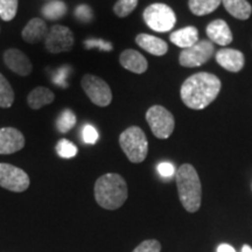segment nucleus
Segmentation results:
<instances>
[{
	"instance_id": "1",
	"label": "nucleus",
	"mask_w": 252,
	"mask_h": 252,
	"mask_svg": "<svg viewBox=\"0 0 252 252\" xmlns=\"http://www.w3.org/2000/svg\"><path fill=\"white\" fill-rule=\"evenodd\" d=\"M220 78L210 72H198L188 77L181 87V99L186 106L193 110H203L219 96Z\"/></svg>"
},
{
	"instance_id": "2",
	"label": "nucleus",
	"mask_w": 252,
	"mask_h": 252,
	"mask_svg": "<svg viewBox=\"0 0 252 252\" xmlns=\"http://www.w3.org/2000/svg\"><path fill=\"white\" fill-rule=\"evenodd\" d=\"M127 195V185L124 178L116 173L102 175L94 184V198L104 209L116 210L121 208Z\"/></svg>"
},
{
	"instance_id": "3",
	"label": "nucleus",
	"mask_w": 252,
	"mask_h": 252,
	"mask_svg": "<svg viewBox=\"0 0 252 252\" xmlns=\"http://www.w3.org/2000/svg\"><path fill=\"white\" fill-rule=\"evenodd\" d=\"M176 187L182 206L187 212L195 213L200 209L202 187L196 169L189 163L180 166L176 173Z\"/></svg>"
},
{
	"instance_id": "4",
	"label": "nucleus",
	"mask_w": 252,
	"mask_h": 252,
	"mask_svg": "<svg viewBox=\"0 0 252 252\" xmlns=\"http://www.w3.org/2000/svg\"><path fill=\"white\" fill-rule=\"evenodd\" d=\"M119 145L131 162L139 163L146 159L149 153V141L146 134L138 126L127 127L119 135Z\"/></svg>"
},
{
	"instance_id": "5",
	"label": "nucleus",
	"mask_w": 252,
	"mask_h": 252,
	"mask_svg": "<svg viewBox=\"0 0 252 252\" xmlns=\"http://www.w3.org/2000/svg\"><path fill=\"white\" fill-rule=\"evenodd\" d=\"M144 20L151 30L166 33L174 27L176 17L174 11L165 4H152L144 11Z\"/></svg>"
},
{
	"instance_id": "6",
	"label": "nucleus",
	"mask_w": 252,
	"mask_h": 252,
	"mask_svg": "<svg viewBox=\"0 0 252 252\" xmlns=\"http://www.w3.org/2000/svg\"><path fill=\"white\" fill-rule=\"evenodd\" d=\"M146 121L153 134L159 139H167L174 131V117L168 110L161 105H154L147 110Z\"/></svg>"
},
{
	"instance_id": "7",
	"label": "nucleus",
	"mask_w": 252,
	"mask_h": 252,
	"mask_svg": "<svg viewBox=\"0 0 252 252\" xmlns=\"http://www.w3.org/2000/svg\"><path fill=\"white\" fill-rule=\"evenodd\" d=\"M215 48L212 41L198 40L195 45L182 50L179 56V62L186 68L200 67L213 58Z\"/></svg>"
},
{
	"instance_id": "8",
	"label": "nucleus",
	"mask_w": 252,
	"mask_h": 252,
	"mask_svg": "<svg viewBox=\"0 0 252 252\" xmlns=\"http://www.w3.org/2000/svg\"><path fill=\"white\" fill-rule=\"evenodd\" d=\"M81 86L91 102L98 106H108L112 100V91L105 81L94 75H84Z\"/></svg>"
},
{
	"instance_id": "9",
	"label": "nucleus",
	"mask_w": 252,
	"mask_h": 252,
	"mask_svg": "<svg viewBox=\"0 0 252 252\" xmlns=\"http://www.w3.org/2000/svg\"><path fill=\"white\" fill-rule=\"evenodd\" d=\"M0 186L14 193H21L30 187V176L19 167L0 163Z\"/></svg>"
},
{
	"instance_id": "10",
	"label": "nucleus",
	"mask_w": 252,
	"mask_h": 252,
	"mask_svg": "<svg viewBox=\"0 0 252 252\" xmlns=\"http://www.w3.org/2000/svg\"><path fill=\"white\" fill-rule=\"evenodd\" d=\"M75 39L72 32L62 25H55L50 28L45 39V47L52 54L69 52L74 46Z\"/></svg>"
},
{
	"instance_id": "11",
	"label": "nucleus",
	"mask_w": 252,
	"mask_h": 252,
	"mask_svg": "<svg viewBox=\"0 0 252 252\" xmlns=\"http://www.w3.org/2000/svg\"><path fill=\"white\" fill-rule=\"evenodd\" d=\"M25 137L14 127L0 128V154H12L23 150Z\"/></svg>"
},
{
	"instance_id": "12",
	"label": "nucleus",
	"mask_w": 252,
	"mask_h": 252,
	"mask_svg": "<svg viewBox=\"0 0 252 252\" xmlns=\"http://www.w3.org/2000/svg\"><path fill=\"white\" fill-rule=\"evenodd\" d=\"M4 61L6 65L15 74L20 76H28L33 70L31 60L21 50L11 48L6 50L4 54Z\"/></svg>"
},
{
	"instance_id": "13",
	"label": "nucleus",
	"mask_w": 252,
	"mask_h": 252,
	"mask_svg": "<svg viewBox=\"0 0 252 252\" xmlns=\"http://www.w3.org/2000/svg\"><path fill=\"white\" fill-rule=\"evenodd\" d=\"M216 62L219 63L222 68L231 72L241 71L244 67L245 58L243 53L237 49L223 48L220 49L215 55Z\"/></svg>"
},
{
	"instance_id": "14",
	"label": "nucleus",
	"mask_w": 252,
	"mask_h": 252,
	"mask_svg": "<svg viewBox=\"0 0 252 252\" xmlns=\"http://www.w3.org/2000/svg\"><path fill=\"white\" fill-rule=\"evenodd\" d=\"M206 33L209 41L220 46H228L232 41V33L228 24L222 19L214 20L207 26Z\"/></svg>"
},
{
	"instance_id": "15",
	"label": "nucleus",
	"mask_w": 252,
	"mask_h": 252,
	"mask_svg": "<svg viewBox=\"0 0 252 252\" xmlns=\"http://www.w3.org/2000/svg\"><path fill=\"white\" fill-rule=\"evenodd\" d=\"M119 62L125 69L134 74H144L147 70L149 63L143 54L134 49H126L119 56Z\"/></svg>"
},
{
	"instance_id": "16",
	"label": "nucleus",
	"mask_w": 252,
	"mask_h": 252,
	"mask_svg": "<svg viewBox=\"0 0 252 252\" xmlns=\"http://www.w3.org/2000/svg\"><path fill=\"white\" fill-rule=\"evenodd\" d=\"M135 42L140 48L156 56H162L168 52V45L166 43V41L157 36L150 35V34H138L135 37Z\"/></svg>"
},
{
	"instance_id": "17",
	"label": "nucleus",
	"mask_w": 252,
	"mask_h": 252,
	"mask_svg": "<svg viewBox=\"0 0 252 252\" xmlns=\"http://www.w3.org/2000/svg\"><path fill=\"white\" fill-rule=\"evenodd\" d=\"M47 34L48 32L45 21L40 18H34L23 30V39L28 43H36L46 39Z\"/></svg>"
},
{
	"instance_id": "18",
	"label": "nucleus",
	"mask_w": 252,
	"mask_h": 252,
	"mask_svg": "<svg viewBox=\"0 0 252 252\" xmlns=\"http://www.w3.org/2000/svg\"><path fill=\"white\" fill-rule=\"evenodd\" d=\"M169 40H171L172 43L180 47V48H189L198 41V31L194 26L181 28V30L173 32L169 35Z\"/></svg>"
},
{
	"instance_id": "19",
	"label": "nucleus",
	"mask_w": 252,
	"mask_h": 252,
	"mask_svg": "<svg viewBox=\"0 0 252 252\" xmlns=\"http://www.w3.org/2000/svg\"><path fill=\"white\" fill-rule=\"evenodd\" d=\"M55 99V94L52 90L45 87H37L33 89L28 94L27 102L28 105L33 110H39L42 106L48 105Z\"/></svg>"
},
{
	"instance_id": "20",
	"label": "nucleus",
	"mask_w": 252,
	"mask_h": 252,
	"mask_svg": "<svg viewBox=\"0 0 252 252\" xmlns=\"http://www.w3.org/2000/svg\"><path fill=\"white\" fill-rule=\"evenodd\" d=\"M226 11L239 20H247L252 13V6L248 0H222Z\"/></svg>"
},
{
	"instance_id": "21",
	"label": "nucleus",
	"mask_w": 252,
	"mask_h": 252,
	"mask_svg": "<svg viewBox=\"0 0 252 252\" xmlns=\"http://www.w3.org/2000/svg\"><path fill=\"white\" fill-rule=\"evenodd\" d=\"M220 2L222 0H189L188 5L191 13L197 17H202L219 8Z\"/></svg>"
},
{
	"instance_id": "22",
	"label": "nucleus",
	"mask_w": 252,
	"mask_h": 252,
	"mask_svg": "<svg viewBox=\"0 0 252 252\" xmlns=\"http://www.w3.org/2000/svg\"><path fill=\"white\" fill-rule=\"evenodd\" d=\"M67 13V5L60 0H53L42 7L43 17L48 20H59Z\"/></svg>"
},
{
	"instance_id": "23",
	"label": "nucleus",
	"mask_w": 252,
	"mask_h": 252,
	"mask_svg": "<svg viewBox=\"0 0 252 252\" xmlns=\"http://www.w3.org/2000/svg\"><path fill=\"white\" fill-rule=\"evenodd\" d=\"M14 102V91L9 82L0 74V108H11Z\"/></svg>"
},
{
	"instance_id": "24",
	"label": "nucleus",
	"mask_w": 252,
	"mask_h": 252,
	"mask_svg": "<svg viewBox=\"0 0 252 252\" xmlns=\"http://www.w3.org/2000/svg\"><path fill=\"white\" fill-rule=\"evenodd\" d=\"M76 124V116L71 110H64L59 116L58 122H56V127L61 133H65V132L70 131Z\"/></svg>"
},
{
	"instance_id": "25",
	"label": "nucleus",
	"mask_w": 252,
	"mask_h": 252,
	"mask_svg": "<svg viewBox=\"0 0 252 252\" xmlns=\"http://www.w3.org/2000/svg\"><path fill=\"white\" fill-rule=\"evenodd\" d=\"M18 12V0H0V18L11 21Z\"/></svg>"
},
{
	"instance_id": "26",
	"label": "nucleus",
	"mask_w": 252,
	"mask_h": 252,
	"mask_svg": "<svg viewBox=\"0 0 252 252\" xmlns=\"http://www.w3.org/2000/svg\"><path fill=\"white\" fill-rule=\"evenodd\" d=\"M137 5L138 0H118L113 6V12L119 18H125L134 11Z\"/></svg>"
},
{
	"instance_id": "27",
	"label": "nucleus",
	"mask_w": 252,
	"mask_h": 252,
	"mask_svg": "<svg viewBox=\"0 0 252 252\" xmlns=\"http://www.w3.org/2000/svg\"><path fill=\"white\" fill-rule=\"evenodd\" d=\"M56 152H58V154L61 158L70 159V158H74L77 154V147L71 141L67 139H61L58 143V145H56Z\"/></svg>"
},
{
	"instance_id": "28",
	"label": "nucleus",
	"mask_w": 252,
	"mask_h": 252,
	"mask_svg": "<svg viewBox=\"0 0 252 252\" xmlns=\"http://www.w3.org/2000/svg\"><path fill=\"white\" fill-rule=\"evenodd\" d=\"M99 134L97 132L96 128L93 125L87 124L83 126V130H82V139L88 145H94L98 140Z\"/></svg>"
},
{
	"instance_id": "29",
	"label": "nucleus",
	"mask_w": 252,
	"mask_h": 252,
	"mask_svg": "<svg viewBox=\"0 0 252 252\" xmlns=\"http://www.w3.org/2000/svg\"><path fill=\"white\" fill-rule=\"evenodd\" d=\"M161 245L156 239H147L134 249L133 252H160Z\"/></svg>"
},
{
	"instance_id": "30",
	"label": "nucleus",
	"mask_w": 252,
	"mask_h": 252,
	"mask_svg": "<svg viewBox=\"0 0 252 252\" xmlns=\"http://www.w3.org/2000/svg\"><path fill=\"white\" fill-rule=\"evenodd\" d=\"M69 71H70V68L65 67V65L58 69V70L54 72V75H53V82H54V84H58V86L61 88H67V77Z\"/></svg>"
},
{
	"instance_id": "31",
	"label": "nucleus",
	"mask_w": 252,
	"mask_h": 252,
	"mask_svg": "<svg viewBox=\"0 0 252 252\" xmlns=\"http://www.w3.org/2000/svg\"><path fill=\"white\" fill-rule=\"evenodd\" d=\"M86 48H98L99 50H104V52H110L113 49V46L111 42H106V41L100 39H89L84 42Z\"/></svg>"
},
{
	"instance_id": "32",
	"label": "nucleus",
	"mask_w": 252,
	"mask_h": 252,
	"mask_svg": "<svg viewBox=\"0 0 252 252\" xmlns=\"http://www.w3.org/2000/svg\"><path fill=\"white\" fill-rule=\"evenodd\" d=\"M75 15L81 23H90L93 19V11L88 5H80L75 11Z\"/></svg>"
},
{
	"instance_id": "33",
	"label": "nucleus",
	"mask_w": 252,
	"mask_h": 252,
	"mask_svg": "<svg viewBox=\"0 0 252 252\" xmlns=\"http://www.w3.org/2000/svg\"><path fill=\"white\" fill-rule=\"evenodd\" d=\"M158 172L162 178H171L174 175L175 168L171 162H161L158 165Z\"/></svg>"
},
{
	"instance_id": "34",
	"label": "nucleus",
	"mask_w": 252,
	"mask_h": 252,
	"mask_svg": "<svg viewBox=\"0 0 252 252\" xmlns=\"http://www.w3.org/2000/svg\"><path fill=\"white\" fill-rule=\"evenodd\" d=\"M217 252H236V250L229 244H220L217 248Z\"/></svg>"
},
{
	"instance_id": "35",
	"label": "nucleus",
	"mask_w": 252,
	"mask_h": 252,
	"mask_svg": "<svg viewBox=\"0 0 252 252\" xmlns=\"http://www.w3.org/2000/svg\"><path fill=\"white\" fill-rule=\"evenodd\" d=\"M242 252H252V248L245 244L243 245V248H242Z\"/></svg>"
}]
</instances>
